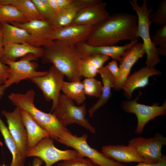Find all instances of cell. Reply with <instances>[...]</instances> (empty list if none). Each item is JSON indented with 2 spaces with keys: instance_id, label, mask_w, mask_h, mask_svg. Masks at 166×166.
<instances>
[{
  "instance_id": "cell-1",
  "label": "cell",
  "mask_w": 166,
  "mask_h": 166,
  "mask_svg": "<svg viewBox=\"0 0 166 166\" xmlns=\"http://www.w3.org/2000/svg\"><path fill=\"white\" fill-rule=\"evenodd\" d=\"M136 15L120 13L94 26L86 42L94 46L114 45L119 42L137 40Z\"/></svg>"
},
{
  "instance_id": "cell-2",
  "label": "cell",
  "mask_w": 166,
  "mask_h": 166,
  "mask_svg": "<svg viewBox=\"0 0 166 166\" xmlns=\"http://www.w3.org/2000/svg\"><path fill=\"white\" fill-rule=\"evenodd\" d=\"M43 48V63L52 64L70 81H81L82 76L80 66L82 57L76 46L56 40L51 41Z\"/></svg>"
},
{
  "instance_id": "cell-3",
  "label": "cell",
  "mask_w": 166,
  "mask_h": 166,
  "mask_svg": "<svg viewBox=\"0 0 166 166\" xmlns=\"http://www.w3.org/2000/svg\"><path fill=\"white\" fill-rule=\"evenodd\" d=\"M35 95L34 90L29 89L24 94L12 93L8 97L16 107L27 112L49 133L51 138L57 141L63 134L69 131L53 114L45 113L37 108L34 103Z\"/></svg>"
},
{
  "instance_id": "cell-4",
  "label": "cell",
  "mask_w": 166,
  "mask_h": 166,
  "mask_svg": "<svg viewBox=\"0 0 166 166\" xmlns=\"http://www.w3.org/2000/svg\"><path fill=\"white\" fill-rule=\"evenodd\" d=\"M147 2V0H143L140 6L136 0L129 1L132 9L137 15V35L143 41V43L147 54L146 66L154 67L160 61V60L157 48L153 44L150 38V27L151 23L149 16L152 14V10L148 8Z\"/></svg>"
},
{
  "instance_id": "cell-5",
  "label": "cell",
  "mask_w": 166,
  "mask_h": 166,
  "mask_svg": "<svg viewBox=\"0 0 166 166\" xmlns=\"http://www.w3.org/2000/svg\"><path fill=\"white\" fill-rule=\"evenodd\" d=\"M52 112L65 127L75 123L92 133L96 132L95 128L85 117L87 112L86 105L84 104L80 106L76 105L73 101L64 94H60L57 105Z\"/></svg>"
},
{
  "instance_id": "cell-6",
  "label": "cell",
  "mask_w": 166,
  "mask_h": 166,
  "mask_svg": "<svg viewBox=\"0 0 166 166\" xmlns=\"http://www.w3.org/2000/svg\"><path fill=\"white\" fill-rule=\"evenodd\" d=\"M88 135L86 134L81 136L73 135L70 131L65 132L57 142L70 147L79 152L84 157H87L98 166H125L110 159L102 152L92 148L87 143Z\"/></svg>"
},
{
  "instance_id": "cell-7",
  "label": "cell",
  "mask_w": 166,
  "mask_h": 166,
  "mask_svg": "<svg viewBox=\"0 0 166 166\" xmlns=\"http://www.w3.org/2000/svg\"><path fill=\"white\" fill-rule=\"evenodd\" d=\"M53 139L45 138L34 147L28 149L26 156H35L43 161L45 166H51L55 163L77 157H84L77 151L73 150H61L55 147Z\"/></svg>"
},
{
  "instance_id": "cell-8",
  "label": "cell",
  "mask_w": 166,
  "mask_h": 166,
  "mask_svg": "<svg viewBox=\"0 0 166 166\" xmlns=\"http://www.w3.org/2000/svg\"><path fill=\"white\" fill-rule=\"evenodd\" d=\"M38 58L32 54L23 57L18 61H12L2 59V61L9 67V77L4 84L6 88L17 84L24 80L46 75L47 71H38V64L33 61Z\"/></svg>"
},
{
  "instance_id": "cell-9",
  "label": "cell",
  "mask_w": 166,
  "mask_h": 166,
  "mask_svg": "<svg viewBox=\"0 0 166 166\" xmlns=\"http://www.w3.org/2000/svg\"><path fill=\"white\" fill-rule=\"evenodd\" d=\"M48 72L46 75L32 77L29 80L41 90L47 101H52V112L57 104L65 76L53 65Z\"/></svg>"
},
{
  "instance_id": "cell-10",
  "label": "cell",
  "mask_w": 166,
  "mask_h": 166,
  "mask_svg": "<svg viewBox=\"0 0 166 166\" xmlns=\"http://www.w3.org/2000/svg\"><path fill=\"white\" fill-rule=\"evenodd\" d=\"M128 145L136 150L142 162L156 163L164 156L162 153L161 149L163 146L166 145V138L158 135L148 138L142 136L134 137L129 141Z\"/></svg>"
},
{
  "instance_id": "cell-11",
  "label": "cell",
  "mask_w": 166,
  "mask_h": 166,
  "mask_svg": "<svg viewBox=\"0 0 166 166\" xmlns=\"http://www.w3.org/2000/svg\"><path fill=\"white\" fill-rule=\"evenodd\" d=\"M138 97L132 101L123 102L122 107L125 112L136 115L137 124L135 132L140 134L142 133L145 126L149 121L154 119L157 117L166 114V103L164 102L161 106L156 104L146 105L137 102Z\"/></svg>"
},
{
  "instance_id": "cell-12",
  "label": "cell",
  "mask_w": 166,
  "mask_h": 166,
  "mask_svg": "<svg viewBox=\"0 0 166 166\" xmlns=\"http://www.w3.org/2000/svg\"><path fill=\"white\" fill-rule=\"evenodd\" d=\"M2 113L6 117L9 131L22 156L25 159L28 149L27 136L22 120L20 109L16 107L12 112L2 110Z\"/></svg>"
},
{
  "instance_id": "cell-13",
  "label": "cell",
  "mask_w": 166,
  "mask_h": 166,
  "mask_svg": "<svg viewBox=\"0 0 166 166\" xmlns=\"http://www.w3.org/2000/svg\"><path fill=\"white\" fill-rule=\"evenodd\" d=\"M93 26L71 24L53 30L49 39L58 40L73 46L85 42L90 34Z\"/></svg>"
},
{
  "instance_id": "cell-14",
  "label": "cell",
  "mask_w": 166,
  "mask_h": 166,
  "mask_svg": "<svg viewBox=\"0 0 166 166\" xmlns=\"http://www.w3.org/2000/svg\"><path fill=\"white\" fill-rule=\"evenodd\" d=\"M10 24L25 29L30 34L31 37L28 44L32 46L40 47L52 41L49 38L54 29L51 24L45 21L35 20L23 23Z\"/></svg>"
},
{
  "instance_id": "cell-15",
  "label": "cell",
  "mask_w": 166,
  "mask_h": 166,
  "mask_svg": "<svg viewBox=\"0 0 166 166\" xmlns=\"http://www.w3.org/2000/svg\"><path fill=\"white\" fill-rule=\"evenodd\" d=\"M107 3L101 1L96 4L81 8L71 24L94 26L110 16L106 10Z\"/></svg>"
},
{
  "instance_id": "cell-16",
  "label": "cell",
  "mask_w": 166,
  "mask_h": 166,
  "mask_svg": "<svg viewBox=\"0 0 166 166\" xmlns=\"http://www.w3.org/2000/svg\"><path fill=\"white\" fill-rule=\"evenodd\" d=\"M146 53L143 43H136L127 49L120 61L119 69L120 79L115 82L113 88L116 90L122 89V85L128 76L131 68L136 61Z\"/></svg>"
},
{
  "instance_id": "cell-17",
  "label": "cell",
  "mask_w": 166,
  "mask_h": 166,
  "mask_svg": "<svg viewBox=\"0 0 166 166\" xmlns=\"http://www.w3.org/2000/svg\"><path fill=\"white\" fill-rule=\"evenodd\" d=\"M138 40L131 41L128 43L122 46H92L85 42L78 44L76 47L81 57L94 53H100L111 57L114 60L120 61L125 51L134 44Z\"/></svg>"
},
{
  "instance_id": "cell-18",
  "label": "cell",
  "mask_w": 166,
  "mask_h": 166,
  "mask_svg": "<svg viewBox=\"0 0 166 166\" xmlns=\"http://www.w3.org/2000/svg\"><path fill=\"white\" fill-rule=\"evenodd\" d=\"M101 152L107 157L120 163L142 162L136 150L129 145H105L102 147Z\"/></svg>"
},
{
  "instance_id": "cell-19",
  "label": "cell",
  "mask_w": 166,
  "mask_h": 166,
  "mask_svg": "<svg viewBox=\"0 0 166 166\" xmlns=\"http://www.w3.org/2000/svg\"><path fill=\"white\" fill-rule=\"evenodd\" d=\"M161 73L160 71L154 67H144L128 76L124 82L122 89L127 97L131 98L135 89L144 87L147 85L149 77Z\"/></svg>"
},
{
  "instance_id": "cell-20",
  "label": "cell",
  "mask_w": 166,
  "mask_h": 166,
  "mask_svg": "<svg viewBox=\"0 0 166 166\" xmlns=\"http://www.w3.org/2000/svg\"><path fill=\"white\" fill-rule=\"evenodd\" d=\"M20 110L22 120L27 132L28 149L34 147L44 138L50 137L49 133L27 112L22 109H20Z\"/></svg>"
},
{
  "instance_id": "cell-21",
  "label": "cell",
  "mask_w": 166,
  "mask_h": 166,
  "mask_svg": "<svg viewBox=\"0 0 166 166\" xmlns=\"http://www.w3.org/2000/svg\"><path fill=\"white\" fill-rule=\"evenodd\" d=\"M44 50L43 48L37 47L27 43L22 44L6 42L4 43L2 59L15 61L18 58L32 54L37 58H42Z\"/></svg>"
},
{
  "instance_id": "cell-22",
  "label": "cell",
  "mask_w": 166,
  "mask_h": 166,
  "mask_svg": "<svg viewBox=\"0 0 166 166\" xmlns=\"http://www.w3.org/2000/svg\"><path fill=\"white\" fill-rule=\"evenodd\" d=\"M109 57L100 53L92 54L82 57L80 66L81 75L85 78L94 77Z\"/></svg>"
},
{
  "instance_id": "cell-23",
  "label": "cell",
  "mask_w": 166,
  "mask_h": 166,
  "mask_svg": "<svg viewBox=\"0 0 166 166\" xmlns=\"http://www.w3.org/2000/svg\"><path fill=\"white\" fill-rule=\"evenodd\" d=\"M102 78L103 84L101 93L98 101L89 110L90 117L101 107L106 103L111 96V89L113 88L116 80L106 66H103L99 71Z\"/></svg>"
},
{
  "instance_id": "cell-24",
  "label": "cell",
  "mask_w": 166,
  "mask_h": 166,
  "mask_svg": "<svg viewBox=\"0 0 166 166\" xmlns=\"http://www.w3.org/2000/svg\"><path fill=\"white\" fill-rule=\"evenodd\" d=\"M2 24L4 43L6 42L18 44L29 43L31 36L26 30L8 23H4Z\"/></svg>"
},
{
  "instance_id": "cell-25",
  "label": "cell",
  "mask_w": 166,
  "mask_h": 166,
  "mask_svg": "<svg viewBox=\"0 0 166 166\" xmlns=\"http://www.w3.org/2000/svg\"><path fill=\"white\" fill-rule=\"evenodd\" d=\"M8 4L16 7L28 22L43 20L31 0H0V5Z\"/></svg>"
},
{
  "instance_id": "cell-26",
  "label": "cell",
  "mask_w": 166,
  "mask_h": 166,
  "mask_svg": "<svg viewBox=\"0 0 166 166\" xmlns=\"http://www.w3.org/2000/svg\"><path fill=\"white\" fill-rule=\"evenodd\" d=\"M0 131L5 143L12 155V161L10 166H24L25 160L8 128L0 117Z\"/></svg>"
},
{
  "instance_id": "cell-27",
  "label": "cell",
  "mask_w": 166,
  "mask_h": 166,
  "mask_svg": "<svg viewBox=\"0 0 166 166\" xmlns=\"http://www.w3.org/2000/svg\"><path fill=\"white\" fill-rule=\"evenodd\" d=\"M61 90L64 94L78 105L83 104L86 99L83 85L81 81H64Z\"/></svg>"
},
{
  "instance_id": "cell-28",
  "label": "cell",
  "mask_w": 166,
  "mask_h": 166,
  "mask_svg": "<svg viewBox=\"0 0 166 166\" xmlns=\"http://www.w3.org/2000/svg\"><path fill=\"white\" fill-rule=\"evenodd\" d=\"M81 7H70L60 10L56 14L51 24L56 30L71 24Z\"/></svg>"
},
{
  "instance_id": "cell-29",
  "label": "cell",
  "mask_w": 166,
  "mask_h": 166,
  "mask_svg": "<svg viewBox=\"0 0 166 166\" xmlns=\"http://www.w3.org/2000/svg\"><path fill=\"white\" fill-rule=\"evenodd\" d=\"M28 22L19 10L11 5H0V23H23Z\"/></svg>"
},
{
  "instance_id": "cell-30",
  "label": "cell",
  "mask_w": 166,
  "mask_h": 166,
  "mask_svg": "<svg viewBox=\"0 0 166 166\" xmlns=\"http://www.w3.org/2000/svg\"><path fill=\"white\" fill-rule=\"evenodd\" d=\"M85 95L99 98L102 85L101 82L94 77L85 78L82 82Z\"/></svg>"
},
{
  "instance_id": "cell-31",
  "label": "cell",
  "mask_w": 166,
  "mask_h": 166,
  "mask_svg": "<svg viewBox=\"0 0 166 166\" xmlns=\"http://www.w3.org/2000/svg\"><path fill=\"white\" fill-rule=\"evenodd\" d=\"M35 6L43 20L50 24L56 13L49 4L48 0H31Z\"/></svg>"
},
{
  "instance_id": "cell-32",
  "label": "cell",
  "mask_w": 166,
  "mask_h": 166,
  "mask_svg": "<svg viewBox=\"0 0 166 166\" xmlns=\"http://www.w3.org/2000/svg\"><path fill=\"white\" fill-rule=\"evenodd\" d=\"M151 23L159 26L166 25V0H163L160 3L157 10L149 16Z\"/></svg>"
},
{
  "instance_id": "cell-33",
  "label": "cell",
  "mask_w": 166,
  "mask_h": 166,
  "mask_svg": "<svg viewBox=\"0 0 166 166\" xmlns=\"http://www.w3.org/2000/svg\"><path fill=\"white\" fill-rule=\"evenodd\" d=\"M57 166H98L88 158H75L63 161L58 164Z\"/></svg>"
},
{
  "instance_id": "cell-34",
  "label": "cell",
  "mask_w": 166,
  "mask_h": 166,
  "mask_svg": "<svg viewBox=\"0 0 166 166\" xmlns=\"http://www.w3.org/2000/svg\"><path fill=\"white\" fill-rule=\"evenodd\" d=\"M152 41L155 46L166 45V25L156 30Z\"/></svg>"
},
{
  "instance_id": "cell-35",
  "label": "cell",
  "mask_w": 166,
  "mask_h": 166,
  "mask_svg": "<svg viewBox=\"0 0 166 166\" xmlns=\"http://www.w3.org/2000/svg\"><path fill=\"white\" fill-rule=\"evenodd\" d=\"M106 66L114 77L115 82L120 79L121 73L116 61L113 60L109 62Z\"/></svg>"
},
{
  "instance_id": "cell-36",
  "label": "cell",
  "mask_w": 166,
  "mask_h": 166,
  "mask_svg": "<svg viewBox=\"0 0 166 166\" xmlns=\"http://www.w3.org/2000/svg\"><path fill=\"white\" fill-rule=\"evenodd\" d=\"M8 66L0 59V85H4L9 77Z\"/></svg>"
},
{
  "instance_id": "cell-37",
  "label": "cell",
  "mask_w": 166,
  "mask_h": 166,
  "mask_svg": "<svg viewBox=\"0 0 166 166\" xmlns=\"http://www.w3.org/2000/svg\"><path fill=\"white\" fill-rule=\"evenodd\" d=\"M101 0H75L76 3L79 6L85 7L96 4L101 2Z\"/></svg>"
},
{
  "instance_id": "cell-38",
  "label": "cell",
  "mask_w": 166,
  "mask_h": 166,
  "mask_svg": "<svg viewBox=\"0 0 166 166\" xmlns=\"http://www.w3.org/2000/svg\"><path fill=\"white\" fill-rule=\"evenodd\" d=\"M135 166H166V157L164 156L163 158L157 163L149 164L141 162Z\"/></svg>"
},
{
  "instance_id": "cell-39",
  "label": "cell",
  "mask_w": 166,
  "mask_h": 166,
  "mask_svg": "<svg viewBox=\"0 0 166 166\" xmlns=\"http://www.w3.org/2000/svg\"><path fill=\"white\" fill-rule=\"evenodd\" d=\"M3 31L2 24L0 23V59L3 57Z\"/></svg>"
},
{
  "instance_id": "cell-40",
  "label": "cell",
  "mask_w": 166,
  "mask_h": 166,
  "mask_svg": "<svg viewBox=\"0 0 166 166\" xmlns=\"http://www.w3.org/2000/svg\"><path fill=\"white\" fill-rule=\"evenodd\" d=\"M48 1L50 6L55 12L56 14L60 11L56 0H48Z\"/></svg>"
},
{
  "instance_id": "cell-41",
  "label": "cell",
  "mask_w": 166,
  "mask_h": 166,
  "mask_svg": "<svg viewBox=\"0 0 166 166\" xmlns=\"http://www.w3.org/2000/svg\"><path fill=\"white\" fill-rule=\"evenodd\" d=\"M158 53L159 54L163 56H166V45L163 46H159L158 48H157Z\"/></svg>"
},
{
  "instance_id": "cell-42",
  "label": "cell",
  "mask_w": 166,
  "mask_h": 166,
  "mask_svg": "<svg viewBox=\"0 0 166 166\" xmlns=\"http://www.w3.org/2000/svg\"><path fill=\"white\" fill-rule=\"evenodd\" d=\"M43 161L39 158H34L33 162V166H40L42 164Z\"/></svg>"
},
{
  "instance_id": "cell-43",
  "label": "cell",
  "mask_w": 166,
  "mask_h": 166,
  "mask_svg": "<svg viewBox=\"0 0 166 166\" xmlns=\"http://www.w3.org/2000/svg\"><path fill=\"white\" fill-rule=\"evenodd\" d=\"M6 88L4 85H0V98L3 95Z\"/></svg>"
},
{
  "instance_id": "cell-44",
  "label": "cell",
  "mask_w": 166,
  "mask_h": 166,
  "mask_svg": "<svg viewBox=\"0 0 166 166\" xmlns=\"http://www.w3.org/2000/svg\"><path fill=\"white\" fill-rule=\"evenodd\" d=\"M0 166H6V165L4 164H3L2 165H1Z\"/></svg>"
}]
</instances>
